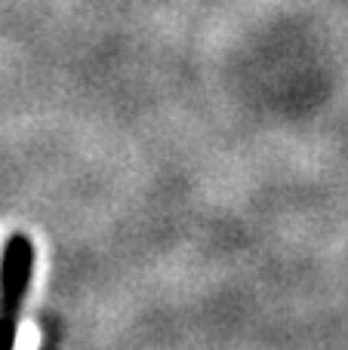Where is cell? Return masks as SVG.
<instances>
[{"label":"cell","mask_w":348,"mask_h":350,"mask_svg":"<svg viewBox=\"0 0 348 350\" xmlns=\"http://www.w3.org/2000/svg\"><path fill=\"white\" fill-rule=\"evenodd\" d=\"M34 277V243L25 234H12L0 255V350L16 347L18 314Z\"/></svg>","instance_id":"6da1fadb"}]
</instances>
